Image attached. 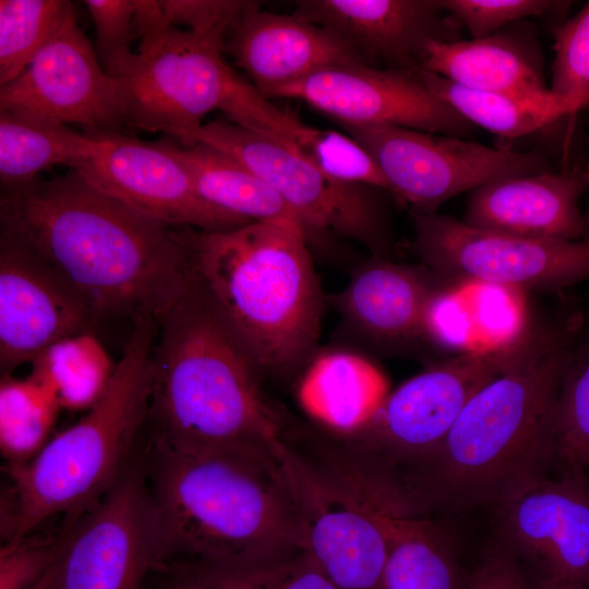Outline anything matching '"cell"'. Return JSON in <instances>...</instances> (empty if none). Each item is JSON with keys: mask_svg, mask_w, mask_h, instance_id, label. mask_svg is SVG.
Here are the masks:
<instances>
[{"mask_svg": "<svg viewBox=\"0 0 589 589\" xmlns=\"http://www.w3.org/2000/svg\"><path fill=\"white\" fill-rule=\"evenodd\" d=\"M88 183L76 170L1 189L0 233L36 254L97 324L158 323L194 276L182 233Z\"/></svg>", "mask_w": 589, "mask_h": 589, "instance_id": "1", "label": "cell"}, {"mask_svg": "<svg viewBox=\"0 0 589 589\" xmlns=\"http://www.w3.org/2000/svg\"><path fill=\"white\" fill-rule=\"evenodd\" d=\"M581 325L573 313L544 327L524 357L468 400L432 455L390 473L414 512L494 509L546 476L560 388Z\"/></svg>", "mask_w": 589, "mask_h": 589, "instance_id": "2", "label": "cell"}, {"mask_svg": "<svg viewBox=\"0 0 589 589\" xmlns=\"http://www.w3.org/2000/svg\"><path fill=\"white\" fill-rule=\"evenodd\" d=\"M250 353L195 274L158 323L149 416L153 443L182 452L273 446L289 426Z\"/></svg>", "mask_w": 589, "mask_h": 589, "instance_id": "3", "label": "cell"}, {"mask_svg": "<svg viewBox=\"0 0 589 589\" xmlns=\"http://www.w3.org/2000/svg\"><path fill=\"white\" fill-rule=\"evenodd\" d=\"M279 442L220 452L152 443L145 471L167 562L227 566L303 550Z\"/></svg>", "mask_w": 589, "mask_h": 589, "instance_id": "4", "label": "cell"}, {"mask_svg": "<svg viewBox=\"0 0 589 589\" xmlns=\"http://www.w3.org/2000/svg\"><path fill=\"white\" fill-rule=\"evenodd\" d=\"M182 233L196 278L262 376L297 372L317 342L324 303L301 226L263 220Z\"/></svg>", "mask_w": 589, "mask_h": 589, "instance_id": "5", "label": "cell"}, {"mask_svg": "<svg viewBox=\"0 0 589 589\" xmlns=\"http://www.w3.org/2000/svg\"><path fill=\"white\" fill-rule=\"evenodd\" d=\"M157 334L156 320L133 321L99 401L80 421L50 438L31 460L8 467L11 484L1 502L4 542L31 536L57 516L65 524L76 521L121 478L149 416Z\"/></svg>", "mask_w": 589, "mask_h": 589, "instance_id": "6", "label": "cell"}, {"mask_svg": "<svg viewBox=\"0 0 589 589\" xmlns=\"http://www.w3.org/2000/svg\"><path fill=\"white\" fill-rule=\"evenodd\" d=\"M541 332H522L494 347L435 362L388 393L358 431L328 433L383 471L410 469L436 450L468 400L524 357Z\"/></svg>", "mask_w": 589, "mask_h": 589, "instance_id": "7", "label": "cell"}, {"mask_svg": "<svg viewBox=\"0 0 589 589\" xmlns=\"http://www.w3.org/2000/svg\"><path fill=\"white\" fill-rule=\"evenodd\" d=\"M228 31L193 32L175 26L136 45L135 58L119 79L124 125L197 143L205 117H227L247 81L224 58Z\"/></svg>", "mask_w": 589, "mask_h": 589, "instance_id": "8", "label": "cell"}, {"mask_svg": "<svg viewBox=\"0 0 589 589\" xmlns=\"http://www.w3.org/2000/svg\"><path fill=\"white\" fill-rule=\"evenodd\" d=\"M197 142L227 154L268 183L298 216L310 245L335 236L387 257L390 231L380 195L384 190L337 181L275 137L224 117L206 121Z\"/></svg>", "mask_w": 589, "mask_h": 589, "instance_id": "9", "label": "cell"}, {"mask_svg": "<svg viewBox=\"0 0 589 589\" xmlns=\"http://www.w3.org/2000/svg\"><path fill=\"white\" fill-rule=\"evenodd\" d=\"M411 250L437 276L562 292L589 280V237L532 239L478 229L449 215L412 214Z\"/></svg>", "mask_w": 589, "mask_h": 589, "instance_id": "10", "label": "cell"}, {"mask_svg": "<svg viewBox=\"0 0 589 589\" xmlns=\"http://www.w3.org/2000/svg\"><path fill=\"white\" fill-rule=\"evenodd\" d=\"M374 159L388 193L412 214H432L485 183L548 171L537 152L493 148L460 137L392 124H339Z\"/></svg>", "mask_w": 589, "mask_h": 589, "instance_id": "11", "label": "cell"}, {"mask_svg": "<svg viewBox=\"0 0 589 589\" xmlns=\"http://www.w3.org/2000/svg\"><path fill=\"white\" fill-rule=\"evenodd\" d=\"M166 562L146 471L131 464L95 507L65 524L55 589H146Z\"/></svg>", "mask_w": 589, "mask_h": 589, "instance_id": "12", "label": "cell"}, {"mask_svg": "<svg viewBox=\"0 0 589 589\" xmlns=\"http://www.w3.org/2000/svg\"><path fill=\"white\" fill-rule=\"evenodd\" d=\"M278 454L303 551L341 589H384L386 544L370 512L322 464L283 437Z\"/></svg>", "mask_w": 589, "mask_h": 589, "instance_id": "13", "label": "cell"}, {"mask_svg": "<svg viewBox=\"0 0 589 589\" xmlns=\"http://www.w3.org/2000/svg\"><path fill=\"white\" fill-rule=\"evenodd\" d=\"M0 110L77 124L84 133L120 132L124 125L121 83L101 67L77 24L74 7L33 60L0 85Z\"/></svg>", "mask_w": 589, "mask_h": 589, "instance_id": "14", "label": "cell"}, {"mask_svg": "<svg viewBox=\"0 0 589 589\" xmlns=\"http://www.w3.org/2000/svg\"><path fill=\"white\" fill-rule=\"evenodd\" d=\"M265 98L302 100L338 124H392L456 137L474 127L428 88L418 69L339 64L280 86Z\"/></svg>", "mask_w": 589, "mask_h": 589, "instance_id": "15", "label": "cell"}, {"mask_svg": "<svg viewBox=\"0 0 589 589\" xmlns=\"http://www.w3.org/2000/svg\"><path fill=\"white\" fill-rule=\"evenodd\" d=\"M87 134L94 149L71 169L132 209L169 226L212 232L252 223L203 200L161 141L146 142L121 132Z\"/></svg>", "mask_w": 589, "mask_h": 589, "instance_id": "16", "label": "cell"}, {"mask_svg": "<svg viewBox=\"0 0 589 589\" xmlns=\"http://www.w3.org/2000/svg\"><path fill=\"white\" fill-rule=\"evenodd\" d=\"M493 510L496 538L532 565L537 578L589 589V480L584 468L545 476Z\"/></svg>", "mask_w": 589, "mask_h": 589, "instance_id": "17", "label": "cell"}, {"mask_svg": "<svg viewBox=\"0 0 589 589\" xmlns=\"http://www.w3.org/2000/svg\"><path fill=\"white\" fill-rule=\"evenodd\" d=\"M97 323L71 289L36 254L0 233L1 375L33 362L52 345Z\"/></svg>", "mask_w": 589, "mask_h": 589, "instance_id": "18", "label": "cell"}, {"mask_svg": "<svg viewBox=\"0 0 589 589\" xmlns=\"http://www.w3.org/2000/svg\"><path fill=\"white\" fill-rule=\"evenodd\" d=\"M347 44L365 64L414 71L431 40H455L440 0H301L292 12Z\"/></svg>", "mask_w": 589, "mask_h": 589, "instance_id": "19", "label": "cell"}, {"mask_svg": "<svg viewBox=\"0 0 589 589\" xmlns=\"http://www.w3.org/2000/svg\"><path fill=\"white\" fill-rule=\"evenodd\" d=\"M457 283L420 265L373 256L351 276L333 303L346 324L368 341L398 348L429 340L428 318L435 301Z\"/></svg>", "mask_w": 589, "mask_h": 589, "instance_id": "20", "label": "cell"}, {"mask_svg": "<svg viewBox=\"0 0 589 589\" xmlns=\"http://www.w3.org/2000/svg\"><path fill=\"white\" fill-rule=\"evenodd\" d=\"M224 51L266 97L318 70L364 63L339 37L294 13L261 10L250 1L227 33Z\"/></svg>", "mask_w": 589, "mask_h": 589, "instance_id": "21", "label": "cell"}, {"mask_svg": "<svg viewBox=\"0 0 589 589\" xmlns=\"http://www.w3.org/2000/svg\"><path fill=\"white\" fill-rule=\"evenodd\" d=\"M588 188L589 171L578 168L498 179L470 192L461 220L524 238L584 239L579 200Z\"/></svg>", "mask_w": 589, "mask_h": 589, "instance_id": "22", "label": "cell"}, {"mask_svg": "<svg viewBox=\"0 0 589 589\" xmlns=\"http://www.w3.org/2000/svg\"><path fill=\"white\" fill-rule=\"evenodd\" d=\"M348 489L377 522L386 544L384 589H462V575L447 531L412 510L387 483L354 474Z\"/></svg>", "mask_w": 589, "mask_h": 589, "instance_id": "23", "label": "cell"}, {"mask_svg": "<svg viewBox=\"0 0 589 589\" xmlns=\"http://www.w3.org/2000/svg\"><path fill=\"white\" fill-rule=\"evenodd\" d=\"M420 68L474 91L528 95L549 91L539 49L522 31L503 28L469 40H431Z\"/></svg>", "mask_w": 589, "mask_h": 589, "instance_id": "24", "label": "cell"}, {"mask_svg": "<svg viewBox=\"0 0 589 589\" xmlns=\"http://www.w3.org/2000/svg\"><path fill=\"white\" fill-rule=\"evenodd\" d=\"M387 394L383 373L362 356L348 351L315 357L301 376L297 392L308 416L337 435L362 428Z\"/></svg>", "mask_w": 589, "mask_h": 589, "instance_id": "25", "label": "cell"}, {"mask_svg": "<svg viewBox=\"0 0 589 589\" xmlns=\"http://www.w3.org/2000/svg\"><path fill=\"white\" fill-rule=\"evenodd\" d=\"M236 123L275 137L337 181L388 192L378 166L354 139L347 133L305 124L255 88L247 95Z\"/></svg>", "mask_w": 589, "mask_h": 589, "instance_id": "26", "label": "cell"}, {"mask_svg": "<svg viewBox=\"0 0 589 589\" xmlns=\"http://www.w3.org/2000/svg\"><path fill=\"white\" fill-rule=\"evenodd\" d=\"M161 142L183 166L197 194L213 206L249 221L291 220L302 228L284 199L232 157L200 142L189 147Z\"/></svg>", "mask_w": 589, "mask_h": 589, "instance_id": "27", "label": "cell"}, {"mask_svg": "<svg viewBox=\"0 0 589 589\" xmlns=\"http://www.w3.org/2000/svg\"><path fill=\"white\" fill-rule=\"evenodd\" d=\"M428 88L460 116L503 137H519L589 106V99L541 94H504L469 89L421 68Z\"/></svg>", "mask_w": 589, "mask_h": 589, "instance_id": "28", "label": "cell"}, {"mask_svg": "<svg viewBox=\"0 0 589 589\" xmlns=\"http://www.w3.org/2000/svg\"><path fill=\"white\" fill-rule=\"evenodd\" d=\"M94 149L87 133L38 117L0 110V181L21 187L55 166L75 168Z\"/></svg>", "mask_w": 589, "mask_h": 589, "instance_id": "29", "label": "cell"}, {"mask_svg": "<svg viewBox=\"0 0 589 589\" xmlns=\"http://www.w3.org/2000/svg\"><path fill=\"white\" fill-rule=\"evenodd\" d=\"M61 409L53 388L31 373L25 378L1 375L0 449L8 467L31 460L49 441Z\"/></svg>", "mask_w": 589, "mask_h": 589, "instance_id": "30", "label": "cell"}, {"mask_svg": "<svg viewBox=\"0 0 589 589\" xmlns=\"http://www.w3.org/2000/svg\"><path fill=\"white\" fill-rule=\"evenodd\" d=\"M32 363V373L53 388L61 408L71 411L94 407L105 394L116 368L94 333L63 339Z\"/></svg>", "mask_w": 589, "mask_h": 589, "instance_id": "31", "label": "cell"}, {"mask_svg": "<svg viewBox=\"0 0 589 589\" xmlns=\"http://www.w3.org/2000/svg\"><path fill=\"white\" fill-rule=\"evenodd\" d=\"M71 1H0V85L14 79L55 36Z\"/></svg>", "mask_w": 589, "mask_h": 589, "instance_id": "32", "label": "cell"}, {"mask_svg": "<svg viewBox=\"0 0 589 589\" xmlns=\"http://www.w3.org/2000/svg\"><path fill=\"white\" fill-rule=\"evenodd\" d=\"M225 589H341L303 550L227 566H201Z\"/></svg>", "mask_w": 589, "mask_h": 589, "instance_id": "33", "label": "cell"}, {"mask_svg": "<svg viewBox=\"0 0 589 589\" xmlns=\"http://www.w3.org/2000/svg\"><path fill=\"white\" fill-rule=\"evenodd\" d=\"M555 461L589 467V345L579 348L564 374L554 421Z\"/></svg>", "mask_w": 589, "mask_h": 589, "instance_id": "34", "label": "cell"}, {"mask_svg": "<svg viewBox=\"0 0 589 589\" xmlns=\"http://www.w3.org/2000/svg\"><path fill=\"white\" fill-rule=\"evenodd\" d=\"M96 29L95 50L104 70L116 79L132 65L136 49L134 0H86ZM137 43V41H136Z\"/></svg>", "mask_w": 589, "mask_h": 589, "instance_id": "35", "label": "cell"}, {"mask_svg": "<svg viewBox=\"0 0 589 589\" xmlns=\"http://www.w3.org/2000/svg\"><path fill=\"white\" fill-rule=\"evenodd\" d=\"M554 60L549 89L589 99V3L553 29Z\"/></svg>", "mask_w": 589, "mask_h": 589, "instance_id": "36", "label": "cell"}, {"mask_svg": "<svg viewBox=\"0 0 589 589\" xmlns=\"http://www.w3.org/2000/svg\"><path fill=\"white\" fill-rule=\"evenodd\" d=\"M443 10L472 38L492 35L530 16H541L567 4L551 0H440Z\"/></svg>", "mask_w": 589, "mask_h": 589, "instance_id": "37", "label": "cell"}, {"mask_svg": "<svg viewBox=\"0 0 589 589\" xmlns=\"http://www.w3.org/2000/svg\"><path fill=\"white\" fill-rule=\"evenodd\" d=\"M65 532L56 537L27 536L4 542L0 550V589H31L57 562Z\"/></svg>", "mask_w": 589, "mask_h": 589, "instance_id": "38", "label": "cell"}, {"mask_svg": "<svg viewBox=\"0 0 589 589\" xmlns=\"http://www.w3.org/2000/svg\"><path fill=\"white\" fill-rule=\"evenodd\" d=\"M533 581L521 560L495 537L466 576L462 589H533Z\"/></svg>", "mask_w": 589, "mask_h": 589, "instance_id": "39", "label": "cell"}, {"mask_svg": "<svg viewBox=\"0 0 589 589\" xmlns=\"http://www.w3.org/2000/svg\"><path fill=\"white\" fill-rule=\"evenodd\" d=\"M171 26L193 32L228 31L248 7L243 0H159Z\"/></svg>", "mask_w": 589, "mask_h": 589, "instance_id": "40", "label": "cell"}, {"mask_svg": "<svg viewBox=\"0 0 589 589\" xmlns=\"http://www.w3.org/2000/svg\"><path fill=\"white\" fill-rule=\"evenodd\" d=\"M148 582L146 589H225L200 567L176 561L166 562Z\"/></svg>", "mask_w": 589, "mask_h": 589, "instance_id": "41", "label": "cell"}, {"mask_svg": "<svg viewBox=\"0 0 589 589\" xmlns=\"http://www.w3.org/2000/svg\"><path fill=\"white\" fill-rule=\"evenodd\" d=\"M133 25L137 44L161 34L171 26L159 0H134Z\"/></svg>", "mask_w": 589, "mask_h": 589, "instance_id": "42", "label": "cell"}, {"mask_svg": "<svg viewBox=\"0 0 589 589\" xmlns=\"http://www.w3.org/2000/svg\"><path fill=\"white\" fill-rule=\"evenodd\" d=\"M533 589H586V588L574 582L541 579V578L534 577Z\"/></svg>", "mask_w": 589, "mask_h": 589, "instance_id": "43", "label": "cell"}, {"mask_svg": "<svg viewBox=\"0 0 589 589\" xmlns=\"http://www.w3.org/2000/svg\"><path fill=\"white\" fill-rule=\"evenodd\" d=\"M56 565V563H55ZM55 565L48 573L31 589H55Z\"/></svg>", "mask_w": 589, "mask_h": 589, "instance_id": "44", "label": "cell"}, {"mask_svg": "<svg viewBox=\"0 0 589 589\" xmlns=\"http://www.w3.org/2000/svg\"><path fill=\"white\" fill-rule=\"evenodd\" d=\"M584 223H585V237H589V204L586 214L584 215Z\"/></svg>", "mask_w": 589, "mask_h": 589, "instance_id": "45", "label": "cell"}]
</instances>
